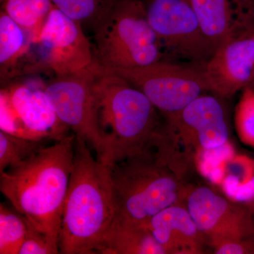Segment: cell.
Wrapping results in <instances>:
<instances>
[{"mask_svg":"<svg viewBox=\"0 0 254 254\" xmlns=\"http://www.w3.org/2000/svg\"><path fill=\"white\" fill-rule=\"evenodd\" d=\"M52 0H6V14L31 35L36 43L50 11Z\"/></svg>","mask_w":254,"mask_h":254,"instance_id":"cell-19","label":"cell"},{"mask_svg":"<svg viewBox=\"0 0 254 254\" xmlns=\"http://www.w3.org/2000/svg\"><path fill=\"white\" fill-rule=\"evenodd\" d=\"M32 83H16L1 88L24 125L43 139L60 141L68 136L69 128L57 116L45 91Z\"/></svg>","mask_w":254,"mask_h":254,"instance_id":"cell-14","label":"cell"},{"mask_svg":"<svg viewBox=\"0 0 254 254\" xmlns=\"http://www.w3.org/2000/svg\"><path fill=\"white\" fill-rule=\"evenodd\" d=\"M143 226L149 230L165 254H203L206 239L185 203L164 209Z\"/></svg>","mask_w":254,"mask_h":254,"instance_id":"cell-15","label":"cell"},{"mask_svg":"<svg viewBox=\"0 0 254 254\" xmlns=\"http://www.w3.org/2000/svg\"><path fill=\"white\" fill-rule=\"evenodd\" d=\"M31 35L14 21L6 11L0 14V67L1 76L14 69L29 51Z\"/></svg>","mask_w":254,"mask_h":254,"instance_id":"cell-18","label":"cell"},{"mask_svg":"<svg viewBox=\"0 0 254 254\" xmlns=\"http://www.w3.org/2000/svg\"><path fill=\"white\" fill-rule=\"evenodd\" d=\"M215 254H254V237L245 240H230L213 247Z\"/></svg>","mask_w":254,"mask_h":254,"instance_id":"cell-26","label":"cell"},{"mask_svg":"<svg viewBox=\"0 0 254 254\" xmlns=\"http://www.w3.org/2000/svg\"><path fill=\"white\" fill-rule=\"evenodd\" d=\"M48 141L26 139L0 131V174L29 158Z\"/></svg>","mask_w":254,"mask_h":254,"instance_id":"cell-21","label":"cell"},{"mask_svg":"<svg viewBox=\"0 0 254 254\" xmlns=\"http://www.w3.org/2000/svg\"><path fill=\"white\" fill-rule=\"evenodd\" d=\"M0 131L26 139L46 140L43 139L24 125L6 95L1 92H0Z\"/></svg>","mask_w":254,"mask_h":254,"instance_id":"cell-24","label":"cell"},{"mask_svg":"<svg viewBox=\"0 0 254 254\" xmlns=\"http://www.w3.org/2000/svg\"><path fill=\"white\" fill-rule=\"evenodd\" d=\"M28 220L14 208L0 204V254H18L28 233Z\"/></svg>","mask_w":254,"mask_h":254,"instance_id":"cell-20","label":"cell"},{"mask_svg":"<svg viewBox=\"0 0 254 254\" xmlns=\"http://www.w3.org/2000/svg\"><path fill=\"white\" fill-rule=\"evenodd\" d=\"M235 125L241 142L254 148V88L242 91L235 109Z\"/></svg>","mask_w":254,"mask_h":254,"instance_id":"cell-23","label":"cell"},{"mask_svg":"<svg viewBox=\"0 0 254 254\" xmlns=\"http://www.w3.org/2000/svg\"><path fill=\"white\" fill-rule=\"evenodd\" d=\"M74 141L68 135L0 174V190L13 208L58 244Z\"/></svg>","mask_w":254,"mask_h":254,"instance_id":"cell-2","label":"cell"},{"mask_svg":"<svg viewBox=\"0 0 254 254\" xmlns=\"http://www.w3.org/2000/svg\"><path fill=\"white\" fill-rule=\"evenodd\" d=\"M55 76L82 71L94 63L93 47L82 25L54 6L36 42Z\"/></svg>","mask_w":254,"mask_h":254,"instance_id":"cell-11","label":"cell"},{"mask_svg":"<svg viewBox=\"0 0 254 254\" xmlns=\"http://www.w3.org/2000/svg\"><path fill=\"white\" fill-rule=\"evenodd\" d=\"M247 206L250 208L251 212H252V214H253L254 218V200L252 203H250V204L247 205Z\"/></svg>","mask_w":254,"mask_h":254,"instance_id":"cell-27","label":"cell"},{"mask_svg":"<svg viewBox=\"0 0 254 254\" xmlns=\"http://www.w3.org/2000/svg\"><path fill=\"white\" fill-rule=\"evenodd\" d=\"M105 69L141 91L165 117L181 111L208 91L199 64H179L161 60L141 67Z\"/></svg>","mask_w":254,"mask_h":254,"instance_id":"cell-7","label":"cell"},{"mask_svg":"<svg viewBox=\"0 0 254 254\" xmlns=\"http://www.w3.org/2000/svg\"><path fill=\"white\" fill-rule=\"evenodd\" d=\"M60 11L81 24L94 27L103 15L113 6V0H52Z\"/></svg>","mask_w":254,"mask_h":254,"instance_id":"cell-22","label":"cell"},{"mask_svg":"<svg viewBox=\"0 0 254 254\" xmlns=\"http://www.w3.org/2000/svg\"><path fill=\"white\" fill-rule=\"evenodd\" d=\"M75 136L73 168L62 215L60 254H100L114 217L111 169Z\"/></svg>","mask_w":254,"mask_h":254,"instance_id":"cell-3","label":"cell"},{"mask_svg":"<svg viewBox=\"0 0 254 254\" xmlns=\"http://www.w3.org/2000/svg\"><path fill=\"white\" fill-rule=\"evenodd\" d=\"M253 41H254V31L253 33ZM250 88H254V76H253V80H252V85H251V86Z\"/></svg>","mask_w":254,"mask_h":254,"instance_id":"cell-28","label":"cell"},{"mask_svg":"<svg viewBox=\"0 0 254 254\" xmlns=\"http://www.w3.org/2000/svg\"><path fill=\"white\" fill-rule=\"evenodd\" d=\"M28 224L27 235L18 254H60L59 244L37 230L28 221Z\"/></svg>","mask_w":254,"mask_h":254,"instance_id":"cell-25","label":"cell"},{"mask_svg":"<svg viewBox=\"0 0 254 254\" xmlns=\"http://www.w3.org/2000/svg\"><path fill=\"white\" fill-rule=\"evenodd\" d=\"M95 62L108 69L141 67L160 61L163 48L138 0H122L93 27Z\"/></svg>","mask_w":254,"mask_h":254,"instance_id":"cell-5","label":"cell"},{"mask_svg":"<svg viewBox=\"0 0 254 254\" xmlns=\"http://www.w3.org/2000/svg\"><path fill=\"white\" fill-rule=\"evenodd\" d=\"M160 130L198 171L233 151L222 98L200 95L181 111L165 117Z\"/></svg>","mask_w":254,"mask_h":254,"instance_id":"cell-6","label":"cell"},{"mask_svg":"<svg viewBox=\"0 0 254 254\" xmlns=\"http://www.w3.org/2000/svg\"><path fill=\"white\" fill-rule=\"evenodd\" d=\"M103 254H165L146 227L111 226L100 248Z\"/></svg>","mask_w":254,"mask_h":254,"instance_id":"cell-17","label":"cell"},{"mask_svg":"<svg viewBox=\"0 0 254 254\" xmlns=\"http://www.w3.org/2000/svg\"><path fill=\"white\" fill-rule=\"evenodd\" d=\"M191 165L157 133L148 148L110 167L115 217L111 226H143L164 209L185 204Z\"/></svg>","mask_w":254,"mask_h":254,"instance_id":"cell-1","label":"cell"},{"mask_svg":"<svg viewBox=\"0 0 254 254\" xmlns=\"http://www.w3.org/2000/svg\"><path fill=\"white\" fill-rule=\"evenodd\" d=\"M144 5L148 22L163 50L199 64L213 54L188 1L148 0Z\"/></svg>","mask_w":254,"mask_h":254,"instance_id":"cell-9","label":"cell"},{"mask_svg":"<svg viewBox=\"0 0 254 254\" xmlns=\"http://www.w3.org/2000/svg\"><path fill=\"white\" fill-rule=\"evenodd\" d=\"M254 29L229 40L202 64L207 90L222 99L251 86L254 76Z\"/></svg>","mask_w":254,"mask_h":254,"instance_id":"cell-12","label":"cell"},{"mask_svg":"<svg viewBox=\"0 0 254 254\" xmlns=\"http://www.w3.org/2000/svg\"><path fill=\"white\" fill-rule=\"evenodd\" d=\"M187 1H189V0H187Z\"/></svg>","mask_w":254,"mask_h":254,"instance_id":"cell-29","label":"cell"},{"mask_svg":"<svg viewBox=\"0 0 254 254\" xmlns=\"http://www.w3.org/2000/svg\"><path fill=\"white\" fill-rule=\"evenodd\" d=\"M185 205L213 248L227 241L254 237V218L250 208L222 196L210 187H192Z\"/></svg>","mask_w":254,"mask_h":254,"instance_id":"cell-10","label":"cell"},{"mask_svg":"<svg viewBox=\"0 0 254 254\" xmlns=\"http://www.w3.org/2000/svg\"><path fill=\"white\" fill-rule=\"evenodd\" d=\"M95 62L88 68L64 76H55L46 83L45 91L57 116L94 150L99 160L103 153V139L100 135L96 113L92 79Z\"/></svg>","mask_w":254,"mask_h":254,"instance_id":"cell-8","label":"cell"},{"mask_svg":"<svg viewBox=\"0 0 254 254\" xmlns=\"http://www.w3.org/2000/svg\"><path fill=\"white\" fill-rule=\"evenodd\" d=\"M102 163L112 167L144 151L160 125L158 110L139 90L95 64L92 79Z\"/></svg>","mask_w":254,"mask_h":254,"instance_id":"cell-4","label":"cell"},{"mask_svg":"<svg viewBox=\"0 0 254 254\" xmlns=\"http://www.w3.org/2000/svg\"><path fill=\"white\" fill-rule=\"evenodd\" d=\"M213 53L254 28V0H189Z\"/></svg>","mask_w":254,"mask_h":254,"instance_id":"cell-13","label":"cell"},{"mask_svg":"<svg viewBox=\"0 0 254 254\" xmlns=\"http://www.w3.org/2000/svg\"><path fill=\"white\" fill-rule=\"evenodd\" d=\"M204 176L227 198L247 205L254 200V160L235 153L225 157Z\"/></svg>","mask_w":254,"mask_h":254,"instance_id":"cell-16","label":"cell"}]
</instances>
